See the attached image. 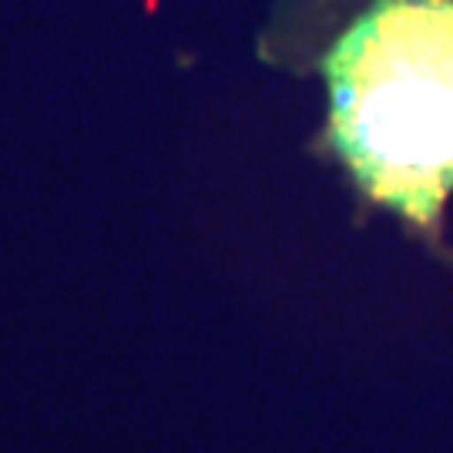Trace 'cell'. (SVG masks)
Instances as JSON below:
<instances>
[{"label":"cell","mask_w":453,"mask_h":453,"mask_svg":"<svg viewBox=\"0 0 453 453\" xmlns=\"http://www.w3.org/2000/svg\"><path fill=\"white\" fill-rule=\"evenodd\" d=\"M326 142L359 192L437 232L453 192V0H372L323 58Z\"/></svg>","instance_id":"1"}]
</instances>
